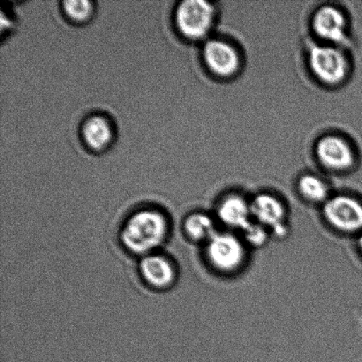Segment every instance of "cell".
Returning a JSON list of instances; mask_svg holds the SVG:
<instances>
[{
    "label": "cell",
    "instance_id": "obj_14",
    "mask_svg": "<svg viewBox=\"0 0 362 362\" xmlns=\"http://www.w3.org/2000/svg\"><path fill=\"white\" fill-rule=\"evenodd\" d=\"M218 226L214 214L195 211L185 219L184 232L192 241L204 245L218 232Z\"/></svg>",
    "mask_w": 362,
    "mask_h": 362
},
{
    "label": "cell",
    "instance_id": "obj_13",
    "mask_svg": "<svg viewBox=\"0 0 362 362\" xmlns=\"http://www.w3.org/2000/svg\"><path fill=\"white\" fill-rule=\"evenodd\" d=\"M296 191L305 202L320 208L332 195L327 181L311 173H303L298 178Z\"/></svg>",
    "mask_w": 362,
    "mask_h": 362
},
{
    "label": "cell",
    "instance_id": "obj_8",
    "mask_svg": "<svg viewBox=\"0 0 362 362\" xmlns=\"http://www.w3.org/2000/svg\"><path fill=\"white\" fill-rule=\"evenodd\" d=\"M202 59L206 69L213 76L222 80L237 76L243 66L239 49L232 42L222 38H209L204 42Z\"/></svg>",
    "mask_w": 362,
    "mask_h": 362
},
{
    "label": "cell",
    "instance_id": "obj_3",
    "mask_svg": "<svg viewBox=\"0 0 362 362\" xmlns=\"http://www.w3.org/2000/svg\"><path fill=\"white\" fill-rule=\"evenodd\" d=\"M307 62L312 76L328 87H338L346 83L352 69L344 47L319 42L308 49Z\"/></svg>",
    "mask_w": 362,
    "mask_h": 362
},
{
    "label": "cell",
    "instance_id": "obj_10",
    "mask_svg": "<svg viewBox=\"0 0 362 362\" xmlns=\"http://www.w3.org/2000/svg\"><path fill=\"white\" fill-rule=\"evenodd\" d=\"M215 218L223 230L240 233L253 222L250 199L239 193H228L216 202Z\"/></svg>",
    "mask_w": 362,
    "mask_h": 362
},
{
    "label": "cell",
    "instance_id": "obj_6",
    "mask_svg": "<svg viewBox=\"0 0 362 362\" xmlns=\"http://www.w3.org/2000/svg\"><path fill=\"white\" fill-rule=\"evenodd\" d=\"M252 218L271 232L272 237L284 240L289 235V209L285 201L271 192H261L250 199Z\"/></svg>",
    "mask_w": 362,
    "mask_h": 362
},
{
    "label": "cell",
    "instance_id": "obj_1",
    "mask_svg": "<svg viewBox=\"0 0 362 362\" xmlns=\"http://www.w3.org/2000/svg\"><path fill=\"white\" fill-rule=\"evenodd\" d=\"M168 232V220L161 211L144 209L127 220L122 230V241L127 250L145 257L161 246Z\"/></svg>",
    "mask_w": 362,
    "mask_h": 362
},
{
    "label": "cell",
    "instance_id": "obj_4",
    "mask_svg": "<svg viewBox=\"0 0 362 362\" xmlns=\"http://www.w3.org/2000/svg\"><path fill=\"white\" fill-rule=\"evenodd\" d=\"M218 9L205 0H183L173 13L177 32L185 40L197 42L208 40L215 27Z\"/></svg>",
    "mask_w": 362,
    "mask_h": 362
},
{
    "label": "cell",
    "instance_id": "obj_17",
    "mask_svg": "<svg viewBox=\"0 0 362 362\" xmlns=\"http://www.w3.org/2000/svg\"><path fill=\"white\" fill-rule=\"evenodd\" d=\"M357 250L362 258V233L356 238Z\"/></svg>",
    "mask_w": 362,
    "mask_h": 362
},
{
    "label": "cell",
    "instance_id": "obj_2",
    "mask_svg": "<svg viewBox=\"0 0 362 362\" xmlns=\"http://www.w3.org/2000/svg\"><path fill=\"white\" fill-rule=\"evenodd\" d=\"M250 250L240 233L223 229L218 230L204 245L209 267L223 276L240 274L247 267Z\"/></svg>",
    "mask_w": 362,
    "mask_h": 362
},
{
    "label": "cell",
    "instance_id": "obj_15",
    "mask_svg": "<svg viewBox=\"0 0 362 362\" xmlns=\"http://www.w3.org/2000/svg\"><path fill=\"white\" fill-rule=\"evenodd\" d=\"M64 16L71 23L84 24L94 16L95 1L90 0H65L60 1Z\"/></svg>",
    "mask_w": 362,
    "mask_h": 362
},
{
    "label": "cell",
    "instance_id": "obj_11",
    "mask_svg": "<svg viewBox=\"0 0 362 362\" xmlns=\"http://www.w3.org/2000/svg\"><path fill=\"white\" fill-rule=\"evenodd\" d=\"M80 136L85 146L93 152H103L111 146L115 139V130L111 119L104 113L84 119L80 127Z\"/></svg>",
    "mask_w": 362,
    "mask_h": 362
},
{
    "label": "cell",
    "instance_id": "obj_7",
    "mask_svg": "<svg viewBox=\"0 0 362 362\" xmlns=\"http://www.w3.org/2000/svg\"><path fill=\"white\" fill-rule=\"evenodd\" d=\"M315 158L326 171L343 173L352 171L358 163L356 148L346 137L338 134L321 136L315 144Z\"/></svg>",
    "mask_w": 362,
    "mask_h": 362
},
{
    "label": "cell",
    "instance_id": "obj_5",
    "mask_svg": "<svg viewBox=\"0 0 362 362\" xmlns=\"http://www.w3.org/2000/svg\"><path fill=\"white\" fill-rule=\"evenodd\" d=\"M320 209L322 221L333 233L356 238L362 233V199L357 195L332 194Z\"/></svg>",
    "mask_w": 362,
    "mask_h": 362
},
{
    "label": "cell",
    "instance_id": "obj_16",
    "mask_svg": "<svg viewBox=\"0 0 362 362\" xmlns=\"http://www.w3.org/2000/svg\"><path fill=\"white\" fill-rule=\"evenodd\" d=\"M240 234L250 250L265 247L272 238L271 232L260 223L255 222L254 220Z\"/></svg>",
    "mask_w": 362,
    "mask_h": 362
},
{
    "label": "cell",
    "instance_id": "obj_9",
    "mask_svg": "<svg viewBox=\"0 0 362 362\" xmlns=\"http://www.w3.org/2000/svg\"><path fill=\"white\" fill-rule=\"evenodd\" d=\"M311 30L319 42L344 47L349 40V21L338 6H319L311 16Z\"/></svg>",
    "mask_w": 362,
    "mask_h": 362
},
{
    "label": "cell",
    "instance_id": "obj_12",
    "mask_svg": "<svg viewBox=\"0 0 362 362\" xmlns=\"http://www.w3.org/2000/svg\"><path fill=\"white\" fill-rule=\"evenodd\" d=\"M140 272L145 282L157 289L169 288L177 279L175 264L165 255L155 253L144 257Z\"/></svg>",
    "mask_w": 362,
    "mask_h": 362
}]
</instances>
